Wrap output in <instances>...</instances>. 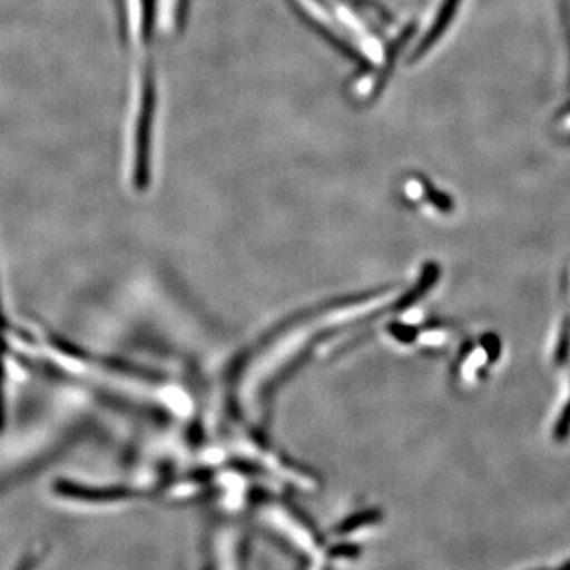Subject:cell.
Wrapping results in <instances>:
<instances>
[{
	"label": "cell",
	"mask_w": 570,
	"mask_h": 570,
	"mask_svg": "<svg viewBox=\"0 0 570 570\" xmlns=\"http://www.w3.org/2000/svg\"><path fill=\"white\" fill-rule=\"evenodd\" d=\"M460 2L461 0H442L436 17H434L433 22H431L430 29H428L425 36H423L422 41H420L415 55H422V52H425L428 48L439 39V36L448 28L449 22L452 21L455 11L459 10Z\"/></svg>",
	"instance_id": "cell-1"
},
{
	"label": "cell",
	"mask_w": 570,
	"mask_h": 570,
	"mask_svg": "<svg viewBox=\"0 0 570 570\" xmlns=\"http://www.w3.org/2000/svg\"><path fill=\"white\" fill-rule=\"evenodd\" d=\"M6 314H3L2 298H0V355H3V352H6Z\"/></svg>",
	"instance_id": "cell-2"
},
{
	"label": "cell",
	"mask_w": 570,
	"mask_h": 570,
	"mask_svg": "<svg viewBox=\"0 0 570 570\" xmlns=\"http://www.w3.org/2000/svg\"><path fill=\"white\" fill-rule=\"evenodd\" d=\"M560 126H561L562 132H564L566 135H568V137H570V111L566 112V115L562 116Z\"/></svg>",
	"instance_id": "cell-3"
},
{
	"label": "cell",
	"mask_w": 570,
	"mask_h": 570,
	"mask_svg": "<svg viewBox=\"0 0 570 570\" xmlns=\"http://www.w3.org/2000/svg\"><path fill=\"white\" fill-rule=\"evenodd\" d=\"M568 3H569V17H570V0H568Z\"/></svg>",
	"instance_id": "cell-4"
}]
</instances>
